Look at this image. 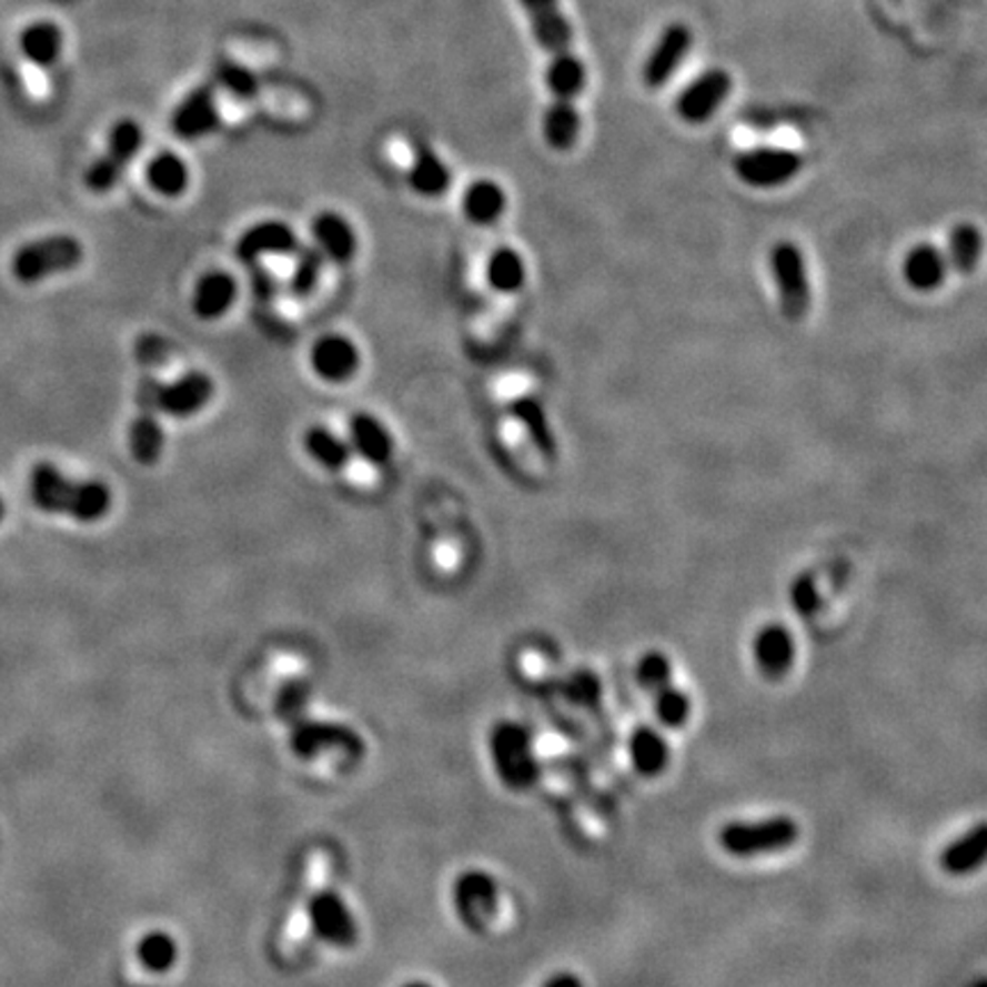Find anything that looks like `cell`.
Here are the masks:
<instances>
[{
	"label": "cell",
	"instance_id": "cell-33",
	"mask_svg": "<svg viewBox=\"0 0 987 987\" xmlns=\"http://www.w3.org/2000/svg\"><path fill=\"white\" fill-rule=\"evenodd\" d=\"M983 254V233L971 222H960L949 231L946 243V261L960 274H971Z\"/></svg>",
	"mask_w": 987,
	"mask_h": 987
},
{
	"label": "cell",
	"instance_id": "cell-35",
	"mask_svg": "<svg viewBox=\"0 0 987 987\" xmlns=\"http://www.w3.org/2000/svg\"><path fill=\"white\" fill-rule=\"evenodd\" d=\"M213 78H215V85L220 90H224L229 97L239 99V101H250V99L259 97V92H261L259 75L254 71H250L248 67H243L241 62L218 60L215 69H213Z\"/></svg>",
	"mask_w": 987,
	"mask_h": 987
},
{
	"label": "cell",
	"instance_id": "cell-17",
	"mask_svg": "<svg viewBox=\"0 0 987 987\" xmlns=\"http://www.w3.org/2000/svg\"><path fill=\"white\" fill-rule=\"evenodd\" d=\"M987 859V825L978 820L969 830L960 833L937 855V866L944 876L949 878H967L980 872Z\"/></svg>",
	"mask_w": 987,
	"mask_h": 987
},
{
	"label": "cell",
	"instance_id": "cell-34",
	"mask_svg": "<svg viewBox=\"0 0 987 987\" xmlns=\"http://www.w3.org/2000/svg\"><path fill=\"white\" fill-rule=\"evenodd\" d=\"M21 49L34 67H49L62 53V30L49 21L32 23L21 37Z\"/></svg>",
	"mask_w": 987,
	"mask_h": 987
},
{
	"label": "cell",
	"instance_id": "cell-23",
	"mask_svg": "<svg viewBox=\"0 0 987 987\" xmlns=\"http://www.w3.org/2000/svg\"><path fill=\"white\" fill-rule=\"evenodd\" d=\"M311 231L325 259H332L336 263H350L354 254H357V233H354L352 224L341 213L334 211L319 213L311 222Z\"/></svg>",
	"mask_w": 987,
	"mask_h": 987
},
{
	"label": "cell",
	"instance_id": "cell-16",
	"mask_svg": "<svg viewBox=\"0 0 987 987\" xmlns=\"http://www.w3.org/2000/svg\"><path fill=\"white\" fill-rule=\"evenodd\" d=\"M215 393V384L209 373L190 371L179 380L158 386V407L163 414L185 419L202 412Z\"/></svg>",
	"mask_w": 987,
	"mask_h": 987
},
{
	"label": "cell",
	"instance_id": "cell-37",
	"mask_svg": "<svg viewBox=\"0 0 987 987\" xmlns=\"http://www.w3.org/2000/svg\"><path fill=\"white\" fill-rule=\"evenodd\" d=\"M561 693L572 706L592 711V708H597L604 699V682L595 673V669L578 667L565 677Z\"/></svg>",
	"mask_w": 987,
	"mask_h": 987
},
{
	"label": "cell",
	"instance_id": "cell-14",
	"mask_svg": "<svg viewBox=\"0 0 987 987\" xmlns=\"http://www.w3.org/2000/svg\"><path fill=\"white\" fill-rule=\"evenodd\" d=\"M753 663L766 682H782L798 661V643L794 631L782 622L762 624L753 636Z\"/></svg>",
	"mask_w": 987,
	"mask_h": 987
},
{
	"label": "cell",
	"instance_id": "cell-12",
	"mask_svg": "<svg viewBox=\"0 0 987 987\" xmlns=\"http://www.w3.org/2000/svg\"><path fill=\"white\" fill-rule=\"evenodd\" d=\"M695 44V34L688 23L673 21L667 23L658 37L654 47L649 49L643 67H641V81L647 90L656 92L673 83L677 71L684 67L691 49Z\"/></svg>",
	"mask_w": 987,
	"mask_h": 987
},
{
	"label": "cell",
	"instance_id": "cell-18",
	"mask_svg": "<svg viewBox=\"0 0 987 987\" xmlns=\"http://www.w3.org/2000/svg\"><path fill=\"white\" fill-rule=\"evenodd\" d=\"M626 757L638 777L656 779L673 762V749H669L667 736L661 727L638 725L631 729L626 738Z\"/></svg>",
	"mask_w": 987,
	"mask_h": 987
},
{
	"label": "cell",
	"instance_id": "cell-1",
	"mask_svg": "<svg viewBox=\"0 0 987 987\" xmlns=\"http://www.w3.org/2000/svg\"><path fill=\"white\" fill-rule=\"evenodd\" d=\"M537 47L544 51V88L548 103L542 114V138L548 149L567 153L581 138L578 99L587 69L574 47V26L561 0H520Z\"/></svg>",
	"mask_w": 987,
	"mask_h": 987
},
{
	"label": "cell",
	"instance_id": "cell-30",
	"mask_svg": "<svg viewBox=\"0 0 987 987\" xmlns=\"http://www.w3.org/2000/svg\"><path fill=\"white\" fill-rule=\"evenodd\" d=\"M147 183L163 197H179L190 185V170L183 158L174 151L155 153L147 165Z\"/></svg>",
	"mask_w": 987,
	"mask_h": 987
},
{
	"label": "cell",
	"instance_id": "cell-7",
	"mask_svg": "<svg viewBox=\"0 0 987 987\" xmlns=\"http://www.w3.org/2000/svg\"><path fill=\"white\" fill-rule=\"evenodd\" d=\"M771 270L782 315L786 321L800 323L812 306L809 268L803 250L792 241L777 243L771 252Z\"/></svg>",
	"mask_w": 987,
	"mask_h": 987
},
{
	"label": "cell",
	"instance_id": "cell-4",
	"mask_svg": "<svg viewBox=\"0 0 987 987\" xmlns=\"http://www.w3.org/2000/svg\"><path fill=\"white\" fill-rule=\"evenodd\" d=\"M800 839V823L788 814L734 818L718 827L716 846L732 859H757L792 850Z\"/></svg>",
	"mask_w": 987,
	"mask_h": 987
},
{
	"label": "cell",
	"instance_id": "cell-13",
	"mask_svg": "<svg viewBox=\"0 0 987 987\" xmlns=\"http://www.w3.org/2000/svg\"><path fill=\"white\" fill-rule=\"evenodd\" d=\"M158 386L161 380L144 373L138 384V414L129 430V446L131 455L142 466H153L163 455L165 434L161 423H158Z\"/></svg>",
	"mask_w": 987,
	"mask_h": 987
},
{
	"label": "cell",
	"instance_id": "cell-31",
	"mask_svg": "<svg viewBox=\"0 0 987 987\" xmlns=\"http://www.w3.org/2000/svg\"><path fill=\"white\" fill-rule=\"evenodd\" d=\"M487 282L498 293H517L526 284V261L515 248H498L487 259Z\"/></svg>",
	"mask_w": 987,
	"mask_h": 987
},
{
	"label": "cell",
	"instance_id": "cell-25",
	"mask_svg": "<svg viewBox=\"0 0 987 987\" xmlns=\"http://www.w3.org/2000/svg\"><path fill=\"white\" fill-rule=\"evenodd\" d=\"M235 295H239V286L229 272H207L200 278L192 293V311L197 319L202 321H215L231 309Z\"/></svg>",
	"mask_w": 987,
	"mask_h": 987
},
{
	"label": "cell",
	"instance_id": "cell-19",
	"mask_svg": "<svg viewBox=\"0 0 987 987\" xmlns=\"http://www.w3.org/2000/svg\"><path fill=\"white\" fill-rule=\"evenodd\" d=\"M360 350L348 336L328 334L311 348V369L325 382H345L360 371Z\"/></svg>",
	"mask_w": 987,
	"mask_h": 987
},
{
	"label": "cell",
	"instance_id": "cell-39",
	"mask_svg": "<svg viewBox=\"0 0 987 987\" xmlns=\"http://www.w3.org/2000/svg\"><path fill=\"white\" fill-rule=\"evenodd\" d=\"M788 602H792V608L800 617H814L820 611L823 597L814 574L803 572L792 581V587H788Z\"/></svg>",
	"mask_w": 987,
	"mask_h": 987
},
{
	"label": "cell",
	"instance_id": "cell-32",
	"mask_svg": "<svg viewBox=\"0 0 987 987\" xmlns=\"http://www.w3.org/2000/svg\"><path fill=\"white\" fill-rule=\"evenodd\" d=\"M306 455L330 471H341L352 460V449L323 425H313L302 437Z\"/></svg>",
	"mask_w": 987,
	"mask_h": 987
},
{
	"label": "cell",
	"instance_id": "cell-24",
	"mask_svg": "<svg viewBox=\"0 0 987 987\" xmlns=\"http://www.w3.org/2000/svg\"><path fill=\"white\" fill-rule=\"evenodd\" d=\"M350 449L369 464L382 466L393 455V437L377 416L357 412L350 419Z\"/></svg>",
	"mask_w": 987,
	"mask_h": 987
},
{
	"label": "cell",
	"instance_id": "cell-41",
	"mask_svg": "<svg viewBox=\"0 0 987 987\" xmlns=\"http://www.w3.org/2000/svg\"><path fill=\"white\" fill-rule=\"evenodd\" d=\"M401 987H434V985H432V983H427V980L414 978V980H407V983H403Z\"/></svg>",
	"mask_w": 987,
	"mask_h": 987
},
{
	"label": "cell",
	"instance_id": "cell-9",
	"mask_svg": "<svg viewBox=\"0 0 987 987\" xmlns=\"http://www.w3.org/2000/svg\"><path fill=\"white\" fill-rule=\"evenodd\" d=\"M142 142H144V133L135 120L127 117V120L117 122L108 133L105 151L85 172L88 190H92L97 194L110 192L117 183H120L129 163L140 153Z\"/></svg>",
	"mask_w": 987,
	"mask_h": 987
},
{
	"label": "cell",
	"instance_id": "cell-8",
	"mask_svg": "<svg viewBox=\"0 0 987 987\" xmlns=\"http://www.w3.org/2000/svg\"><path fill=\"white\" fill-rule=\"evenodd\" d=\"M803 168L805 161L798 151L786 147H766V144L741 151L732 163L736 179L743 185L755 190L784 188L803 172Z\"/></svg>",
	"mask_w": 987,
	"mask_h": 987
},
{
	"label": "cell",
	"instance_id": "cell-20",
	"mask_svg": "<svg viewBox=\"0 0 987 987\" xmlns=\"http://www.w3.org/2000/svg\"><path fill=\"white\" fill-rule=\"evenodd\" d=\"M298 250V233L280 220H268L250 226L241 235L239 245H235V254L245 263H254L263 254H295Z\"/></svg>",
	"mask_w": 987,
	"mask_h": 987
},
{
	"label": "cell",
	"instance_id": "cell-27",
	"mask_svg": "<svg viewBox=\"0 0 987 987\" xmlns=\"http://www.w3.org/2000/svg\"><path fill=\"white\" fill-rule=\"evenodd\" d=\"M507 209V194L492 179H476L462 194V211L473 224H494Z\"/></svg>",
	"mask_w": 987,
	"mask_h": 987
},
{
	"label": "cell",
	"instance_id": "cell-11",
	"mask_svg": "<svg viewBox=\"0 0 987 987\" xmlns=\"http://www.w3.org/2000/svg\"><path fill=\"white\" fill-rule=\"evenodd\" d=\"M734 92V75L723 67H708L675 97V114L688 127L714 120Z\"/></svg>",
	"mask_w": 987,
	"mask_h": 987
},
{
	"label": "cell",
	"instance_id": "cell-22",
	"mask_svg": "<svg viewBox=\"0 0 987 987\" xmlns=\"http://www.w3.org/2000/svg\"><path fill=\"white\" fill-rule=\"evenodd\" d=\"M507 410L524 427L535 451L544 460L554 462L558 457V437H556V430H554V425H551V419H548L542 401L528 393V396H517L515 401H510Z\"/></svg>",
	"mask_w": 987,
	"mask_h": 987
},
{
	"label": "cell",
	"instance_id": "cell-28",
	"mask_svg": "<svg viewBox=\"0 0 987 987\" xmlns=\"http://www.w3.org/2000/svg\"><path fill=\"white\" fill-rule=\"evenodd\" d=\"M135 960L147 974H168L179 963V941L165 928L144 930L135 941Z\"/></svg>",
	"mask_w": 987,
	"mask_h": 987
},
{
	"label": "cell",
	"instance_id": "cell-2",
	"mask_svg": "<svg viewBox=\"0 0 987 987\" xmlns=\"http://www.w3.org/2000/svg\"><path fill=\"white\" fill-rule=\"evenodd\" d=\"M28 485L32 503L39 510L49 515H67L81 524L103 520L112 505V494L105 483L71 481L51 462L34 464Z\"/></svg>",
	"mask_w": 987,
	"mask_h": 987
},
{
	"label": "cell",
	"instance_id": "cell-15",
	"mask_svg": "<svg viewBox=\"0 0 987 987\" xmlns=\"http://www.w3.org/2000/svg\"><path fill=\"white\" fill-rule=\"evenodd\" d=\"M222 122L215 85L207 83L188 92L172 112V131L181 140H200L218 131Z\"/></svg>",
	"mask_w": 987,
	"mask_h": 987
},
{
	"label": "cell",
	"instance_id": "cell-21",
	"mask_svg": "<svg viewBox=\"0 0 987 987\" xmlns=\"http://www.w3.org/2000/svg\"><path fill=\"white\" fill-rule=\"evenodd\" d=\"M946 272H949L946 254L930 243L910 248L903 259V280L917 293L937 291L946 280Z\"/></svg>",
	"mask_w": 987,
	"mask_h": 987
},
{
	"label": "cell",
	"instance_id": "cell-42",
	"mask_svg": "<svg viewBox=\"0 0 987 987\" xmlns=\"http://www.w3.org/2000/svg\"><path fill=\"white\" fill-rule=\"evenodd\" d=\"M3 517H6V501L0 498V522H3Z\"/></svg>",
	"mask_w": 987,
	"mask_h": 987
},
{
	"label": "cell",
	"instance_id": "cell-26",
	"mask_svg": "<svg viewBox=\"0 0 987 987\" xmlns=\"http://www.w3.org/2000/svg\"><path fill=\"white\" fill-rule=\"evenodd\" d=\"M407 181L421 197H440L451 188L453 177L449 165L442 161V155L434 153V149H430L425 142H419L414 149V161L407 172Z\"/></svg>",
	"mask_w": 987,
	"mask_h": 987
},
{
	"label": "cell",
	"instance_id": "cell-40",
	"mask_svg": "<svg viewBox=\"0 0 987 987\" xmlns=\"http://www.w3.org/2000/svg\"><path fill=\"white\" fill-rule=\"evenodd\" d=\"M540 987H585V985H583V978H581L576 971L561 969V971L548 974V976L542 980Z\"/></svg>",
	"mask_w": 987,
	"mask_h": 987
},
{
	"label": "cell",
	"instance_id": "cell-3",
	"mask_svg": "<svg viewBox=\"0 0 987 987\" xmlns=\"http://www.w3.org/2000/svg\"><path fill=\"white\" fill-rule=\"evenodd\" d=\"M487 757L492 773L512 794H526L542 777L535 738L526 725L512 718L496 721L487 732Z\"/></svg>",
	"mask_w": 987,
	"mask_h": 987
},
{
	"label": "cell",
	"instance_id": "cell-6",
	"mask_svg": "<svg viewBox=\"0 0 987 987\" xmlns=\"http://www.w3.org/2000/svg\"><path fill=\"white\" fill-rule=\"evenodd\" d=\"M85 250L73 235H47L19 248L12 256V274L21 284H37L51 274L73 270L83 263Z\"/></svg>",
	"mask_w": 987,
	"mask_h": 987
},
{
	"label": "cell",
	"instance_id": "cell-10",
	"mask_svg": "<svg viewBox=\"0 0 987 987\" xmlns=\"http://www.w3.org/2000/svg\"><path fill=\"white\" fill-rule=\"evenodd\" d=\"M306 921L313 937L334 949H350L360 939V921L336 889H321L309 898Z\"/></svg>",
	"mask_w": 987,
	"mask_h": 987
},
{
	"label": "cell",
	"instance_id": "cell-36",
	"mask_svg": "<svg viewBox=\"0 0 987 987\" xmlns=\"http://www.w3.org/2000/svg\"><path fill=\"white\" fill-rule=\"evenodd\" d=\"M634 679L647 693H656L658 688L675 682V665L663 649H647L636 658Z\"/></svg>",
	"mask_w": 987,
	"mask_h": 987
},
{
	"label": "cell",
	"instance_id": "cell-38",
	"mask_svg": "<svg viewBox=\"0 0 987 987\" xmlns=\"http://www.w3.org/2000/svg\"><path fill=\"white\" fill-rule=\"evenodd\" d=\"M295 254L298 256L289 280V291L295 298H306L313 293L315 286H319L325 256L319 248H300Z\"/></svg>",
	"mask_w": 987,
	"mask_h": 987
},
{
	"label": "cell",
	"instance_id": "cell-5",
	"mask_svg": "<svg viewBox=\"0 0 987 987\" xmlns=\"http://www.w3.org/2000/svg\"><path fill=\"white\" fill-rule=\"evenodd\" d=\"M451 905L455 919L469 933H485L501 907L498 878L481 866H469L451 883Z\"/></svg>",
	"mask_w": 987,
	"mask_h": 987
},
{
	"label": "cell",
	"instance_id": "cell-29",
	"mask_svg": "<svg viewBox=\"0 0 987 987\" xmlns=\"http://www.w3.org/2000/svg\"><path fill=\"white\" fill-rule=\"evenodd\" d=\"M649 697H652L654 723L663 732H679V729H684L691 723V718H693V699L675 682L658 688Z\"/></svg>",
	"mask_w": 987,
	"mask_h": 987
}]
</instances>
